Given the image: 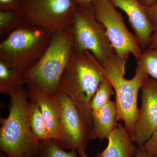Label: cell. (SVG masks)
Here are the masks:
<instances>
[{
  "mask_svg": "<svg viewBox=\"0 0 157 157\" xmlns=\"http://www.w3.org/2000/svg\"><path fill=\"white\" fill-rule=\"evenodd\" d=\"M104 78L92 54L88 51H79L73 48L61 78L58 92L64 94L71 99L92 130L91 101Z\"/></svg>",
  "mask_w": 157,
  "mask_h": 157,
  "instance_id": "6da1fadb",
  "label": "cell"
},
{
  "mask_svg": "<svg viewBox=\"0 0 157 157\" xmlns=\"http://www.w3.org/2000/svg\"><path fill=\"white\" fill-rule=\"evenodd\" d=\"M127 62L120 58L116 52L102 63L96 59L101 74L114 90L118 120L123 121L124 126L132 141L135 142V126L138 111L137 96L139 90L149 76L137 62L135 76L131 79H126L124 75Z\"/></svg>",
  "mask_w": 157,
  "mask_h": 157,
  "instance_id": "7a4b0ae2",
  "label": "cell"
},
{
  "mask_svg": "<svg viewBox=\"0 0 157 157\" xmlns=\"http://www.w3.org/2000/svg\"><path fill=\"white\" fill-rule=\"evenodd\" d=\"M72 29L52 34L47 50L39 62L25 73L29 95L55 94L73 50Z\"/></svg>",
  "mask_w": 157,
  "mask_h": 157,
  "instance_id": "3957f363",
  "label": "cell"
},
{
  "mask_svg": "<svg viewBox=\"0 0 157 157\" xmlns=\"http://www.w3.org/2000/svg\"><path fill=\"white\" fill-rule=\"evenodd\" d=\"M9 95V116L0 119V149L9 157H21L36 145L29 122L28 89L23 86Z\"/></svg>",
  "mask_w": 157,
  "mask_h": 157,
  "instance_id": "277c9868",
  "label": "cell"
},
{
  "mask_svg": "<svg viewBox=\"0 0 157 157\" xmlns=\"http://www.w3.org/2000/svg\"><path fill=\"white\" fill-rule=\"evenodd\" d=\"M52 34L25 24L10 33L0 44V59L12 67L26 73L47 50Z\"/></svg>",
  "mask_w": 157,
  "mask_h": 157,
  "instance_id": "5b68a950",
  "label": "cell"
},
{
  "mask_svg": "<svg viewBox=\"0 0 157 157\" xmlns=\"http://www.w3.org/2000/svg\"><path fill=\"white\" fill-rule=\"evenodd\" d=\"M71 29L73 49L88 51L100 64L115 53L105 27L96 18L92 4L76 6Z\"/></svg>",
  "mask_w": 157,
  "mask_h": 157,
  "instance_id": "8992f818",
  "label": "cell"
},
{
  "mask_svg": "<svg viewBox=\"0 0 157 157\" xmlns=\"http://www.w3.org/2000/svg\"><path fill=\"white\" fill-rule=\"evenodd\" d=\"M96 18L105 27L109 41L120 58L128 62L130 54L138 61L142 49L135 34L129 30L122 14L109 0L92 3Z\"/></svg>",
  "mask_w": 157,
  "mask_h": 157,
  "instance_id": "52a82bcc",
  "label": "cell"
},
{
  "mask_svg": "<svg viewBox=\"0 0 157 157\" xmlns=\"http://www.w3.org/2000/svg\"><path fill=\"white\" fill-rule=\"evenodd\" d=\"M76 6L73 0H27L26 23L51 34L62 33L72 28Z\"/></svg>",
  "mask_w": 157,
  "mask_h": 157,
  "instance_id": "ba28073f",
  "label": "cell"
},
{
  "mask_svg": "<svg viewBox=\"0 0 157 157\" xmlns=\"http://www.w3.org/2000/svg\"><path fill=\"white\" fill-rule=\"evenodd\" d=\"M56 95L60 108V134L56 141L66 150H86L92 131L67 96L59 92Z\"/></svg>",
  "mask_w": 157,
  "mask_h": 157,
  "instance_id": "9c48e42d",
  "label": "cell"
},
{
  "mask_svg": "<svg viewBox=\"0 0 157 157\" xmlns=\"http://www.w3.org/2000/svg\"><path fill=\"white\" fill-rule=\"evenodd\" d=\"M141 106L135 126V142L143 146L157 126V81L149 78L141 87Z\"/></svg>",
  "mask_w": 157,
  "mask_h": 157,
  "instance_id": "30bf717a",
  "label": "cell"
},
{
  "mask_svg": "<svg viewBox=\"0 0 157 157\" xmlns=\"http://www.w3.org/2000/svg\"><path fill=\"white\" fill-rule=\"evenodd\" d=\"M109 1L116 8H119L126 14L140 48L143 51L147 49L154 29L149 21L146 7L139 0Z\"/></svg>",
  "mask_w": 157,
  "mask_h": 157,
  "instance_id": "8fae6325",
  "label": "cell"
},
{
  "mask_svg": "<svg viewBox=\"0 0 157 157\" xmlns=\"http://www.w3.org/2000/svg\"><path fill=\"white\" fill-rule=\"evenodd\" d=\"M29 96L30 101L39 105L49 137L57 141L60 134V108L56 94Z\"/></svg>",
  "mask_w": 157,
  "mask_h": 157,
  "instance_id": "7c38bea8",
  "label": "cell"
},
{
  "mask_svg": "<svg viewBox=\"0 0 157 157\" xmlns=\"http://www.w3.org/2000/svg\"><path fill=\"white\" fill-rule=\"evenodd\" d=\"M108 144L94 157H135L137 147L135 146L126 129L118 124L107 138Z\"/></svg>",
  "mask_w": 157,
  "mask_h": 157,
  "instance_id": "4fadbf2b",
  "label": "cell"
},
{
  "mask_svg": "<svg viewBox=\"0 0 157 157\" xmlns=\"http://www.w3.org/2000/svg\"><path fill=\"white\" fill-rule=\"evenodd\" d=\"M93 127L92 140H103L108 138L118 125L115 102L110 101L100 109L92 112Z\"/></svg>",
  "mask_w": 157,
  "mask_h": 157,
  "instance_id": "5bb4252c",
  "label": "cell"
},
{
  "mask_svg": "<svg viewBox=\"0 0 157 157\" xmlns=\"http://www.w3.org/2000/svg\"><path fill=\"white\" fill-rule=\"evenodd\" d=\"M26 84L25 73L0 59V92L9 94Z\"/></svg>",
  "mask_w": 157,
  "mask_h": 157,
  "instance_id": "9a60e30c",
  "label": "cell"
},
{
  "mask_svg": "<svg viewBox=\"0 0 157 157\" xmlns=\"http://www.w3.org/2000/svg\"><path fill=\"white\" fill-rule=\"evenodd\" d=\"M31 154L34 157H80L76 150L67 151L52 139L39 141Z\"/></svg>",
  "mask_w": 157,
  "mask_h": 157,
  "instance_id": "2e32d148",
  "label": "cell"
},
{
  "mask_svg": "<svg viewBox=\"0 0 157 157\" xmlns=\"http://www.w3.org/2000/svg\"><path fill=\"white\" fill-rule=\"evenodd\" d=\"M29 117L31 132L36 145L41 140L51 139L39 105L33 101L29 102Z\"/></svg>",
  "mask_w": 157,
  "mask_h": 157,
  "instance_id": "e0dca14e",
  "label": "cell"
},
{
  "mask_svg": "<svg viewBox=\"0 0 157 157\" xmlns=\"http://www.w3.org/2000/svg\"><path fill=\"white\" fill-rule=\"evenodd\" d=\"M26 24L23 11L0 10V36L5 39L10 33Z\"/></svg>",
  "mask_w": 157,
  "mask_h": 157,
  "instance_id": "ac0fdd59",
  "label": "cell"
},
{
  "mask_svg": "<svg viewBox=\"0 0 157 157\" xmlns=\"http://www.w3.org/2000/svg\"><path fill=\"white\" fill-rule=\"evenodd\" d=\"M114 90L109 81L104 78L99 85L98 89L92 98L90 108L92 112L96 111L111 101Z\"/></svg>",
  "mask_w": 157,
  "mask_h": 157,
  "instance_id": "d6986e66",
  "label": "cell"
},
{
  "mask_svg": "<svg viewBox=\"0 0 157 157\" xmlns=\"http://www.w3.org/2000/svg\"><path fill=\"white\" fill-rule=\"evenodd\" d=\"M137 62L141 64L149 76L157 81V48L143 51Z\"/></svg>",
  "mask_w": 157,
  "mask_h": 157,
  "instance_id": "ffe728a7",
  "label": "cell"
},
{
  "mask_svg": "<svg viewBox=\"0 0 157 157\" xmlns=\"http://www.w3.org/2000/svg\"><path fill=\"white\" fill-rule=\"evenodd\" d=\"M27 0H0V10L23 11Z\"/></svg>",
  "mask_w": 157,
  "mask_h": 157,
  "instance_id": "44dd1931",
  "label": "cell"
},
{
  "mask_svg": "<svg viewBox=\"0 0 157 157\" xmlns=\"http://www.w3.org/2000/svg\"><path fill=\"white\" fill-rule=\"evenodd\" d=\"M143 147L149 154L157 157V126Z\"/></svg>",
  "mask_w": 157,
  "mask_h": 157,
  "instance_id": "7402d4cb",
  "label": "cell"
},
{
  "mask_svg": "<svg viewBox=\"0 0 157 157\" xmlns=\"http://www.w3.org/2000/svg\"><path fill=\"white\" fill-rule=\"evenodd\" d=\"M147 13L153 29H157V2L154 5L146 7Z\"/></svg>",
  "mask_w": 157,
  "mask_h": 157,
  "instance_id": "603a6c76",
  "label": "cell"
},
{
  "mask_svg": "<svg viewBox=\"0 0 157 157\" xmlns=\"http://www.w3.org/2000/svg\"><path fill=\"white\" fill-rule=\"evenodd\" d=\"M135 157H155L152 156L147 153L143 146H138Z\"/></svg>",
  "mask_w": 157,
  "mask_h": 157,
  "instance_id": "cb8c5ba5",
  "label": "cell"
},
{
  "mask_svg": "<svg viewBox=\"0 0 157 157\" xmlns=\"http://www.w3.org/2000/svg\"><path fill=\"white\" fill-rule=\"evenodd\" d=\"M157 48V29H154L150 44L147 48Z\"/></svg>",
  "mask_w": 157,
  "mask_h": 157,
  "instance_id": "d4e9b609",
  "label": "cell"
},
{
  "mask_svg": "<svg viewBox=\"0 0 157 157\" xmlns=\"http://www.w3.org/2000/svg\"><path fill=\"white\" fill-rule=\"evenodd\" d=\"M76 6H83L90 5L93 2L98 1H104V0H73Z\"/></svg>",
  "mask_w": 157,
  "mask_h": 157,
  "instance_id": "484cf974",
  "label": "cell"
},
{
  "mask_svg": "<svg viewBox=\"0 0 157 157\" xmlns=\"http://www.w3.org/2000/svg\"><path fill=\"white\" fill-rule=\"evenodd\" d=\"M139 1L144 6L148 7L156 2L157 0H139Z\"/></svg>",
  "mask_w": 157,
  "mask_h": 157,
  "instance_id": "4316f807",
  "label": "cell"
},
{
  "mask_svg": "<svg viewBox=\"0 0 157 157\" xmlns=\"http://www.w3.org/2000/svg\"><path fill=\"white\" fill-rule=\"evenodd\" d=\"M77 151L80 157H89L85 150H77Z\"/></svg>",
  "mask_w": 157,
  "mask_h": 157,
  "instance_id": "83f0119b",
  "label": "cell"
},
{
  "mask_svg": "<svg viewBox=\"0 0 157 157\" xmlns=\"http://www.w3.org/2000/svg\"><path fill=\"white\" fill-rule=\"evenodd\" d=\"M21 157H34L31 153L25 154Z\"/></svg>",
  "mask_w": 157,
  "mask_h": 157,
  "instance_id": "f1b7e54d",
  "label": "cell"
},
{
  "mask_svg": "<svg viewBox=\"0 0 157 157\" xmlns=\"http://www.w3.org/2000/svg\"><path fill=\"white\" fill-rule=\"evenodd\" d=\"M0 157H9L7 154L5 153H1L0 154Z\"/></svg>",
  "mask_w": 157,
  "mask_h": 157,
  "instance_id": "f546056e",
  "label": "cell"
}]
</instances>
